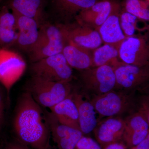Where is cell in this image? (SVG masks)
Returning a JSON list of instances; mask_svg holds the SVG:
<instances>
[{"instance_id":"13","label":"cell","mask_w":149,"mask_h":149,"mask_svg":"<svg viewBox=\"0 0 149 149\" xmlns=\"http://www.w3.org/2000/svg\"><path fill=\"white\" fill-rule=\"evenodd\" d=\"M2 3L12 12L35 19L40 27L47 21L48 0H4Z\"/></svg>"},{"instance_id":"20","label":"cell","mask_w":149,"mask_h":149,"mask_svg":"<svg viewBox=\"0 0 149 149\" xmlns=\"http://www.w3.org/2000/svg\"><path fill=\"white\" fill-rule=\"evenodd\" d=\"M91 50L71 42H67L62 54L72 68L83 71L93 68Z\"/></svg>"},{"instance_id":"33","label":"cell","mask_w":149,"mask_h":149,"mask_svg":"<svg viewBox=\"0 0 149 149\" xmlns=\"http://www.w3.org/2000/svg\"><path fill=\"white\" fill-rule=\"evenodd\" d=\"M3 1L4 0H0V5L2 3Z\"/></svg>"},{"instance_id":"29","label":"cell","mask_w":149,"mask_h":149,"mask_svg":"<svg viewBox=\"0 0 149 149\" xmlns=\"http://www.w3.org/2000/svg\"><path fill=\"white\" fill-rule=\"evenodd\" d=\"M139 110L143 113L149 125V95L145 97L142 100Z\"/></svg>"},{"instance_id":"2","label":"cell","mask_w":149,"mask_h":149,"mask_svg":"<svg viewBox=\"0 0 149 149\" xmlns=\"http://www.w3.org/2000/svg\"><path fill=\"white\" fill-rule=\"evenodd\" d=\"M25 91L44 109H50L72 94L70 82H56L32 76L27 81Z\"/></svg>"},{"instance_id":"14","label":"cell","mask_w":149,"mask_h":149,"mask_svg":"<svg viewBox=\"0 0 149 149\" xmlns=\"http://www.w3.org/2000/svg\"><path fill=\"white\" fill-rule=\"evenodd\" d=\"M97 1V0H48V6L54 17L68 23L75 19L81 11L92 6Z\"/></svg>"},{"instance_id":"21","label":"cell","mask_w":149,"mask_h":149,"mask_svg":"<svg viewBox=\"0 0 149 149\" xmlns=\"http://www.w3.org/2000/svg\"><path fill=\"white\" fill-rule=\"evenodd\" d=\"M72 96L78 110L80 131L84 135L89 134L95 130L97 123L95 107L81 94L72 93Z\"/></svg>"},{"instance_id":"25","label":"cell","mask_w":149,"mask_h":149,"mask_svg":"<svg viewBox=\"0 0 149 149\" xmlns=\"http://www.w3.org/2000/svg\"><path fill=\"white\" fill-rule=\"evenodd\" d=\"M125 11L141 20L149 22V5L143 0H126Z\"/></svg>"},{"instance_id":"24","label":"cell","mask_w":149,"mask_h":149,"mask_svg":"<svg viewBox=\"0 0 149 149\" xmlns=\"http://www.w3.org/2000/svg\"><path fill=\"white\" fill-rule=\"evenodd\" d=\"M118 50L108 44L94 49L93 53V68L108 65L112 67L120 61Z\"/></svg>"},{"instance_id":"4","label":"cell","mask_w":149,"mask_h":149,"mask_svg":"<svg viewBox=\"0 0 149 149\" xmlns=\"http://www.w3.org/2000/svg\"><path fill=\"white\" fill-rule=\"evenodd\" d=\"M72 69L62 53L32 63L30 67L32 76L56 82H71Z\"/></svg>"},{"instance_id":"5","label":"cell","mask_w":149,"mask_h":149,"mask_svg":"<svg viewBox=\"0 0 149 149\" xmlns=\"http://www.w3.org/2000/svg\"><path fill=\"white\" fill-rule=\"evenodd\" d=\"M27 63L21 55L10 48H0V83L10 100L11 88L23 75Z\"/></svg>"},{"instance_id":"34","label":"cell","mask_w":149,"mask_h":149,"mask_svg":"<svg viewBox=\"0 0 149 149\" xmlns=\"http://www.w3.org/2000/svg\"><path fill=\"white\" fill-rule=\"evenodd\" d=\"M133 149H134V148H133Z\"/></svg>"},{"instance_id":"27","label":"cell","mask_w":149,"mask_h":149,"mask_svg":"<svg viewBox=\"0 0 149 149\" xmlns=\"http://www.w3.org/2000/svg\"><path fill=\"white\" fill-rule=\"evenodd\" d=\"M74 149H102L97 142L83 135L77 143Z\"/></svg>"},{"instance_id":"3","label":"cell","mask_w":149,"mask_h":149,"mask_svg":"<svg viewBox=\"0 0 149 149\" xmlns=\"http://www.w3.org/2000/svg\"><path fill=\"white\" fill-rule=\"evenodd\" d=\"M65 44L58 24L46 21L40 26L38 40L28 53L30 61L32 63L61 53Z\"/></svg>"},{"instance_id":"11","label":"cell","mask_w":149,"mask_h":149,"mask_svg":"<svg viewBox=\"0 0 149 149\" xmlns=\"http://www.w3.org/2000/svg\"><path fill=\"white\" fill-rule=\"evenodd\" d=\"M51 136L58 149H74L83 136L80 130L63 125L55 118L50 111L44 109Z\"/></svg>"},{"instance_id":"1","label":"cell","mask_w":149,"mask_h":149,"mask_svg":"<svg viewBox=\"0 0 149 149\" xmlns=\"http://www.w3.org/2000/svg\"><path fill=\"white\" fill-rule=\"evenodd\" d=\"M12 129L15 141L32 149H50V130L43 108L25 91L15 109Z\"/></svg>"},{"instance_id":"28","label":"cell","mask_w":149,"mask_h":149,"mask_svg":"<svg viewBox=\"0 0 149 149\" xmlns=\"http://www.w3.org/2000/svg\"><path fill=\"white\" fill-rule=\"evenodd\" d=\"M1 149H32L16 141L5 143Z\"/></svg>"},{"instance_id":"31","label":"cell","mask_w":149,"mask_h":149,"mask_svg":"<svg viewBox=\"0 0 149 149\" xmlns=\"http://www.w3.org/2000/svg\"><path fill=\"white\" fill-rule=\"evenodd\" d=\"M102 149H126L123 144L116 142L107 145Z\"/></svg>"},{"instance_id":"18","label":"cell","mask_w":149,"mask_h":149,"mask_svg":"<svg viewBox=\"0 0 149 149\" xmlns=\"http://www.w3.org/2000/svg\"><path fill=\"white\" fill-rule=\"evenodd\" d=\"M125 121L119 118H109L97 125L95 134L102 148L117 142L122 139Z\"/></svg>"},{"instance_id":"22","label":"cell","mask_w":149,"mask_h":149,"mask_svg":"<svg viewBox=\"0 0 149 149\" xmlns=\"http://www.w3.org/2000/svg\"><path fill=\"white\" fill-rule=\"evenodd\" d=\"M49 110L55 118L61 124L80 130L78 110L72 94Z\"/></svg>"},{"instance_id":"30","label":"cell","mask_w":149,"mask_h":149,"mask_svg":"<svg viewBox=\"0 0 149 149\" xmlns=\"http://www.w3.org/2000/svg\"><path fill=\"white\" fill-rule=\"evenodd\" d=\"M133 148L135 149H149V133L146 138L139 145Z\"/></svg>"},{"instance_id":"26","label":"cell","mask_w":149,"mask_h":149,"mask_svg":"<svg viewBox=\"0 0 149 149\" xmlns=\"http://www.w3.org/2000/svg\"><path fill=\"white\" fill-rule=\"evenodd\" d=\"M9 101L5 88L0 83V131L2 129L4 122L6 104H8Z\"/></svg>"},{"instance_id":"15","label":"cell","mask_w":149,"mask_h":149,"mask_svg":"<svg viewBox=\"0 0 149 149\" xmlns=\"http://www.w3.org/2000/svg\"><path fill=\"white\" fill-rule=\"evenodd\" d=\"M124 121L125 127L122 139L128 146L135 148L148 134V123L140 110L128 116Z\"/></svg>"},{"instance_id":"7","label":"cell","mask_w":149,"mask_h":149,"mask_svg":"<svg viewBox=\"0 0 149 149\" xmlns=\"http://www.w3.org/2000/svg\"><path fill=\"white\" fill-rule=\"evenodd\" d=\"M119 58L126 64L144 66L149 65L148 33L127 37L118 49Z\"/></svg>"},{"instance_id":"17","label":"cell","mask_w":149,"mask_h":149,"mask_svg":"<svg viewBox=\"0 0 149 149\" xmlns=\"http://www.w3.org/2000/svg\"><path fill=\"white\" fill-rule=\"evenodd\" d=\"M112 2V0L97 1L92 6L81 11L75 17V20L97 30L109 16Z\"/></svg>"},{"instance_id":"32","label":"cell","mask_w":149,"mask_h":149,"mask_svg":"<svg viewBox=\"0 0 149 149\" xmlns=\"http://www.w3.org/2000/svg\"><path fill=\"white\" fill-rule=\"evenodd\" d=\"M145 1L148 4L149 6V0H145Z\"/></svg>"},{"instance_id":"16","label":"cell","mask_w":149,"mask_h":149,"mask_svg":"<svg viewBox=\"0 0 149 149\" xmlns=\"http://www.w3.org/2000/svg\"><path fill=\"white\" fill-rule=\"evenodd\" d=\"M13 13L16 17L18 29V36L14 46L28 54L38 40L40 26L33 19Z\"/></svg>"},{"instance_id":"6","label":"cell","mask_w":149,"mask_h":149,"mask_svg":"<svg viewBox=\"0 0 149 149\" xmlns=\"http://www.w3.org/2000/svg\"><path fill=\"white\" fill-rule=\"evenodd\" d=\"M81 71L84 87L95 95L108 93L116 87L114 70L111 65H105Z\"/></svg>"},{"instance_id":"8","label":"cell","mask_w":149,"mask_h":149,"mask_svg":"<svg viewBox=\"0 0 149 149\" xmlns=\"http://www.w3.org/2000/svg\"><path fill=\"white\" fill-rule=\"evenodd\" d=\"M112 67L116 78V87L131 90L149 85V65L136 66L119 61Z\"/></svg>"},{"instance_id":"12","label":"cell","mask_w":149,"mask_h":149,"mask_svg":"<svg viewBox=\"0 0 149 149\" xmlns=\"http://www.w3.org/2000/svg\"><path fill=\"white\" fill-rule=\"evenodd\" d=\"M120 15L119 3L113 1L111 10L109 16L97 30L102 42L118 50L123 42L127 38L120 27Z\"/></svg>"},{"instance_id":"10","label":"cell","mask_w":149,"mask_h":149,"mask_svg":"<svg viewBox=\"0 0 149 149\" xmlns=\"http://www.w3.org/2000/svg\"><path fill=\"white\" fill-rule=\"evenodd\" d=\"M91 102L99 114L102 116L111 117L128 109L131 100L129 96L111 91L95 95Z\"/></svg>"},{"instance_id":"9","label":"cell","mask_w":149,"mask_h":149,"mask_svg":"<svg viewBox=\"0 0 149 149\" xmlns=\"http://www.w3.org/2000/svg\"><path fill=\"white\" fill-rule=\"evenodd\" d=\"M65 40L91 50L98 48L103 42L95 29L75 21L73 23L58 24Z\"/></svg>"},{"instance_id":"23","label":"cell","mask_w":149,"mask_h":149,"mask_svg":"<svg viewBox=\"0 0 149 149\" xmlns=\"http://www.w3.org/2000/svg\"><path fill=\"white\" fill-rule=\"evenodd\" d=\"M147 22H148L141 20L125 11L120 13V27L126 37L146 34L143 33L146 30H149V25L147 24Z\"/></svg>"},{"instance_id":"19","label":"cell","mask_w":149,"mask_h":149,"mask_svg":"<svg viewBox=\"0 0 149 149\" xmlns=\"http://www.w3.org/2000/svg\"><path fill=\"white\" fill-rule=\"evenodd\" d=\"M18 36L16 17L6 6L0 7V48H10Z\"/></svg>"}]
</instances>
